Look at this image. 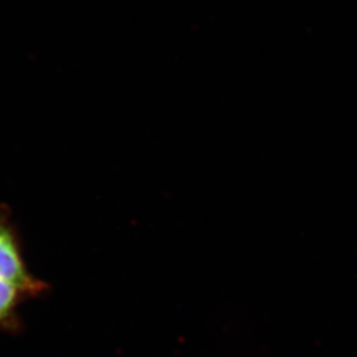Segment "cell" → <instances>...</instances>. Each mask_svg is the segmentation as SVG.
<instances>
[{
  "label": "cell",
  "instance_id": "cell-1",
  "mask_svg": "<svg viewBox=\"0 0 357 357\" xmlns=\"http://www.w3.org/2000/svg\"><path fill=\"white\" fill-rule=\"evenodd\" d=\"M0 280L11 282L26 298L35 296L47 289L26 268L19 233L15 228L8 209H0Z\"/></svg>",
  "mask_w": 357,
  "mask_h": 357
},
{
  "label": "cell",
  "instance_id": "cell-2",
  "mask_svg": "<svg viewBox=\"0 0 357 357\" xmlns=\"http://www.w3.org/2000/svg\"><path fill=\"white\" fill-rule=\"evenodd\" d=\"M24 298L26 295L13 283L0 280V326L16 327L17 308Z\"/></svg>",
  "mask_w": 357,
  "mask_h": 357
}]
</instances>
